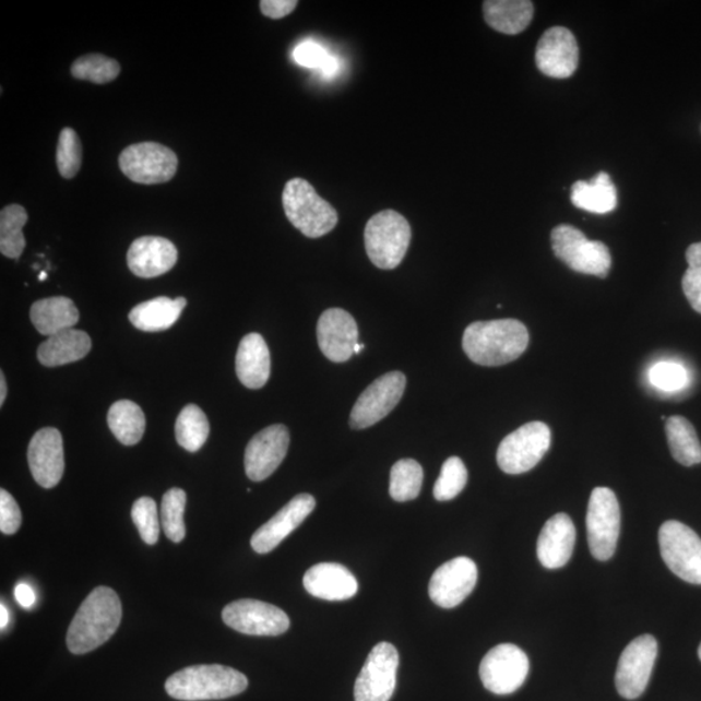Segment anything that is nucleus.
<instances>
[{
	"label": "nucleus",
	"instance_id": "f257e3e1",
	"mask_svg": "<svg viewBox=\"0 0 701 701\" xmlns=\"http://www.w3.org/2000/svg\"><path fill=\"white\" fill-rule=\"evenodd\" d=\"M121 617L119 595L112 589L96 587L82 602L68 629V649L74 655H84L100 647L119 629Z\"/></svg>",
	"mask_w": 701,
	"mask_h": 701
},
{
	"label": "nucleus",
	"instance_id": "f03ea898",
	"mask_svg": "<svg viewBox=\"0 0 701 701\" xmlns=\"http://www.w3.org/2000/svg\"><path fill=\"white\" fill-rule=\"evenodd\" d=\"M527 346L526 326L512 319L473 322L463 336L466 356L484 367H500L518 360Z\"/></svg>",
	"mask_w": 701,
	"mask_h": 701
},
{
	"label": "nucleus",
	"instance_id": "7ed1b4c3",
	"mask_svg": "<svg viewBox=\"0 0 701 701\" xmlns=\"http://www.w3.org/2000/svg\"><path fill=\"white\" fill-rule=\"evenodd\" d=\"M249 679L225 665H194L171 675L165 682L168 696L183 701L222 700L242 693Z\"/></svg>",
	"mask_w": 701,
	"mask_h": 701
},
{
	"label": "nucleus",
	"instance_id": "20e7f679",
	"mask_svg": "<svg viewBox=\"0 0 701 701\" xmlns=\"http://www.w3.org/2000/svg\"><path fill=\"white\" fill-rule=\"evenodd\" d=\"M282 203L288 222L308 238L324 237L338 224V213L333 205L304 178H294L286 183Z\"/></svg>",
	"mask_w": 701,
	"mask_h": 701
},
{
	"label": "nucleus",
	"instance_id": "39448f33",
	"mask_svg": "<svg viewBox=\"0 0 701 701\" xmlns=\"http://www.w3.org/2000/svg\"><path fill=\"white\" fill-rule=\"evenodd\" d=\"M412 239L407 218L395 211H382L369 219L364 240L370 261L380 270H395L402 264Z\"/></svg>",
	"mask_w": 701,
	"mask_h": 701
},
{
	"label": "nucleus",
	"instance_id": "423d86ee",
	"mask_svg": "<svg viewBox=\"0 0 701 701\" xmlns=\"http://www.w3.org/2000/svg\"><path fill=\"white\" fill-rule=\"evenodd\" d=\"M551 243L555 257L570 270L599 278L608 276L611 256L599 240H589L572 225H559L551 233Z\"/></svg>",
	"mask_w": 701,
	"mask_h": 701
},
{
	"label": "nucleus",
	"instance_id": "0eeeda50",
	"mask_svg": "<svg viewBox=\"0 0 701 701\" xmlns=\"http://www.w3.org/2000/svg\"><path fill=\"white\" fill-rule=\"evenodd\" d=\"M586 526L591 554L596 560H609L620 538L621 510L616 494L608 487H596L591 492Z\"/></svg>",
	"mask_w": 701,
	"mask_h": 701
},
{
	"label": "nucleus",
	"instance_id": "6e6552de",
	"mask_svg": "<svg viewBox=\"0 0 701 701\" xmlns=\"http://www.w3.org/2000/svg\"><path fill=\"white\" fill-rule=\"evenodd\" d=\"M551 447V430L545 423L533 421L521 426L501 441L497 462L507 474H522L539 464Z\"/></svg>",
	"mask_w": 701,
	"mask_h": 701
},
{
	"label": "nucleus",
	"instance_id": "1a4fd4ad",
	"mask_svg": "<svg viewBox=\"0 0 701 701\" xmlns=\"http://www.w3.org/2000/svg\"><path fill=\"white\" fill-rule=\"evenodd\" d=\"M660 553L673 573L680 580L701 584V539L689 526L666 521L658 532Z\"/></svg>",
	"mask_w": 701,
	"mask_h": 701
},
{
	"label": "nucleus",
	"instance_id": "9d476101",
	"mask_svg": "<svg viewBox=\"0 0 701 701\" xmlns=\"http://www.w3.org/2000/svg\"><path fill=\"white\" fill-rule=\"evenodd\" d=\"M122 174L141 185L169 182L176 176L178 157L175 151L156 142L132 144L119 157Z\"/></svg>",
	"mask_w": 701,
	"mask_h": 701
},
{
	"label": "nucleus",
	"instance_id": "9b49d317",
	"mask_svg": "<svg viewBox=\"0 0 701 701\" xmlns=\"http://www.w3.org/2000/svg\"><path fill=\"white\" fill-rule=\"evenodd\" d=\"M531 663L524 651L511 643L499 644L487 652L479 666L485 689L497 696H510L528 676Z\"/></svg>",
	"mask_w": 701,
	"mask_h": 701
},
{
	"label": "nucleus",
	"instance_id": "f8f14e48",
	"mask_svg": "<svg viewBox=\"0 0 701 701\" xmlns=\"http://www.w3.org/2000/svg\"><path fill=\"white\" fill-rule=\"evenodd\" d=\"M399 654L395 645L381 642L370 651L355 684V701H390L396 687Z\"/></svg>",
	"mask_w": 701,
	"mask_h": 701
},
{
	"label": "nucleus",
	"instance_id": "ddd939ff",
	"mask_svg": "<svg viewBox=\"0 0 701 701\" xmlns=\"http://www.w3.org/2000/svg\"><path fill=\"white\" fill-rule=\"evenodd\" d=\"M407 378L402 372H390L378 378L357 399L349 416L350 428L361 430L383 420L404 394Z\"/></svg>",
	"mask_w": 701,
	"mask_h": 701
},
{
	"label": "nucleus",
	"instance_id": "4468645a",
	"mask_svg": "<svg viewBox=\"0 0 701 701\" xmlns=\"http://www.w3.org/2000/svg\"><path fill=\"white\" fill-rule=\"evenodd\" d=\"M657 657V641L642 635L625 649L616 672V687L625 699H638L647 689Z\"/></svg>",
	"mask_w": 701,
	"mask_h": 701
},
{
	"label": "nucleus",
	"instance_id": "2eb2a0df",
	"mask_svg": "<svg viewBox=\"0 0 701 701\" xmlns=\"http://www.w3.org/2000/svg\"><path fill=\"white\" fill-rule=\"evenodd\" d=\"M223 620L229 628L246 635L277 637L290 628V618L270 603L242 599L223 610Z\"/></svg>",
	"mask_w": 701,
	"mask_h": 701
},
{
	"label": "nucleus",
	"instance_id": "dca6fc26",
	"mask_svg": "<svg viewBox=\"0 0 701 701\" xmlns=\"http://www.w3.org/2000/svg\"><path fill=\"white\" fill-rule=\"evenodd\" d=\"M478 569L470 558H456L443 563L429 583L430 599L437 606L451 609L460 606L476 587Z\"/></svg>",
	"mask_w": 701,
	"mask_h": 701
},
{
	"label": "nucleus",
	"instance_id": "f3484780",
	"mask_svg": "<svg viewBox=\"0 0 701 701\" xmlns=\"http://www.w3.org/2000/svg\"><path fill=\"white\" fill-rule=\"evenodd\" d=\"M580 48L574 34L563 26L549 27L535 51L538 70L551 79H569L579 68Z\"/></svg>",
	"mask_w": 701,
	"mask_h": 701
},
{
	"label": "nucleus",
	"instance_id": "a211bd4d",
	"mask_svg": "<svg viewBox=\"0 0 701 701\" xmlns=\"http://www.w3.org/2000/svg\"><path fill=\"white\" fill-rule=\"evenodd\" d=\"M288 444H290V435L285 425H272L258 432L246 447L247 477L256 483L271 477L284 462Z\"/></svg>",
	"mask_w": 701,
	"mask_h": 701
},
{
	"label": "nucleus",
	"instance_id": "6ab92c4d",
	"mask_svg": "<svg viewBox=\"0 0 701 701\" xmlns=\"http://www.w3.org/2000/svg\"><path fill=\"white\" fill-rule=\"evenodd\" d=\"M27 462L34 480L45 489L60 483L66 470L63 437L54 428L34 435L27 449Z\"/></svg>",
	"mask_w": 701,
	"mask_h": 701
},
{
	"label": "nucleus",
	"instance_id": "aec40b11",
	"mask_svg": "<svg viewBox=\"0 0 701 701\" xmlns=\"http://www.w3.org/2000/svg\"><path fill=\"white\" fill-rule=\"evenodd\" d=\"M318 342L330 361L346 363L359 345V328L345 309L330 308L319 320Z\"/></svg>",
	"mask_w": 701,
	"mask_h": 701
},
{
	"label": "nucleus",
	"instance_id": "412c9836",
	"mask_svg": "<svg viewBox=\"0 0 701 701\" xmlns=\"http://www.w3.org/2000/svg\"><path fill=\"white\" fill-rule=\"evenodd\" d=\"M316 508L312 495L299 494L252 535L251 546L258 554H268L280 546L295 528L304 524Z\"/></svg>",
	"mask_w": 701,
	"mask_h": 701
},
{
	"label": "nucleus",
	"instance_id": "4be33fe9",
	"mask_svg": "<svg viewBox=\"0 0 701 701\" xmlns=\"http://www.w3.org/2000/svg\"><path fill=\"white\" fill-rule=\"evenodd\" d=\"M178 260L176 246L163 237L135 239L128 251V266L136 277L155 278L174 270Z\"/></svg>",
	"mask_w": 701,
	"mask_h": 701
},
{
	"label": "nucleus",
	"instance_id": "5701e85b",
	"mask_svg": "<svg viewBox=\"0 0 701 701\" xmlns=\"http://www.w3.org/2000/svg\"><path fill=\"white\" fill-rule=\"evenodd\" d=\"M575 545V526L566 513L555 514L543 526L537 554L543 567L560 569L572 558Z\"/></svg>",
	"mask_w": 701,
	"mask_h": 701
},
{
	"label": "nucleus",
	"instance_id": "b1692460",
	"mask_svg": "<svg viewBox=\"0 0 701 701\" xmlns=\"http://www.w3.org/2000/svg\"><path fill=\"white\" fill-rule=\"evenodd\" d=\"M304 583L308 594L329 602L348 601L359 591L355 575L335 562H321L308 569Z\"/></svg>",
	"mask_w": 701,
	"mask_h": 701
},
{
	"label": "nucleus",
	"instance_id": "393cba45",
	"mask_svg": "<svg viewBox=\"0 0 701 701\" xmlns=\"http://www.w3.org/2000/svg\"><path fill=\"white\" fill-rule=\"evenodd\" d=\"M236 369L239 381L247 389L258 390L265 387L271 376V354L263 336L251 333L240 341Z\"/></svg>",
	"mask_w": 701,
	"mask_h": 701
},
{
	"label": "nucleus",
	"instance_id": "a878e982",
	"mask_svg": "<svg viewBox=\"0 0 701 701\" xmlns=\"http://www.w3.org/2000/svg\"><path fill=\"white\" fill-rule=\"evenodd\" d=\"M91 349V336L81 330L68 329L48 336L39 346L37 356L43 366L54 368L84 359Z\"/></svg>",
	"mask_w": 701,
	"mask_h": 701
},
{
	"label": "nucleus",
	"instance_id": "bb28decb",
	"mask_svg": "<svg viewBox=\"0 0 701 701\" xmlns=\"http://www.w3.org/2000/svg\"><path fill=\"white\" fill-rule=\"evenodd\" d=\"M31 320L40 334L51 336L78 325L80 312L70 298L52 297L32 306Z\"/></svg>",
	"mask_w": 701,
	"mask_h": 701
},
{
	"label": "nucleus",
	"instance_id": "cd10ccee",
	"mask_svg": "<svg viewBox=\"0 0 701 701\" xmlns=\"http://www.w3.org/2000/svg\"><path fill=\"white\" fill-rule=\"evenodd\" d=\"M187 305V299L182 297L151 299L135 306L129 313V320L142 332H164L176 324Z\"/></svg>",
	"mask_w": 701,
	"mask_h": 701
},
{
	"label": "nucleus",
	"instance_id": "c85d7f7f",
	"mask_svg": "<svg viewBox=\"0 0 701 701\" xmlns=\"http://www.w3.org/2000/svg\"><path fill=\"white\" fill-rule=\"evenodd\" d=\"M484 15L494 31L515 36L532 23L534 4L528 0H487Z\"/></svg>",
	"mask_w": 701,
	"mask_h": 701
},
{
	"label": "nucleus",
	"instance_id": "c756f323",
	"mask_svg": "<svg viewBox=\"0 0 701 701\" xmlns=\"http://www.w3.org/2000/svg\"><path fill=\"white\" fill-rule=\"evenodd\" d=\"M570 199L577 209L595 215H606L617 207V190L606 171H601L590 182L577 181Z\"/></svg>",
	"mask_w": 701,
	"mask_h": 701
},
{
	"label": "nucleus",
	"instance_id": "7c9ffc66",
	"mask_svg": "<svg viewBox=\"0 0 701 701\" xmlns=\"http://www.w3.org/2000/svg\"><path fill=\"white\" fill-rule=\"evenodd\" d=\"M672 456L679 464L692 466L701 463V443L692 424L682 416H672L665 423Z\"/></svg>",
	"mask_w": 701,
	"mask_h": 701
},
{
	"label": "nucleus",
	"instance_id": "2f4dec72",
	"mask_svg": "<svg viewBox=\"0 0 701 701\" xmlns=\"http://www.w3.org/2000/svg\"><path fill=\"white\" fill-rule=\"evenodd\" d=\"M108 426L114 436L122 444L139 443L146 430V418L139 404L130 401H119L108 411Z\"/></svg>",
	"mask_w": 701,
	"mask_h": 701
},
{
	"label": "nucleus",
	"instance_id": "473e14b6",
	"mask_svg": "<svg viewBox=\"0 0 701 701\" xmlns=\"http://www.w3.org/2000/svg\"><path fill=\"white\" fill-rule=\"evenodd\" d=\"M27 212L20 204L7 205L0 212V251L5 258L19 260L25 250L24 226Z\"/></svg>",
	"mask_w": 701,
	"mask_h": 701
},
{
	"label": "nucleus",
	"instance_id": "72a5a7b5",
	"mask_svg": "<svg viewBox=\"0 0 701 701\" xmlns=\"http://www.w3.org/2000/svg\"><path fill=\"white\" fill-rule=\"evenodd\" d=\"M210 423L204 412L195 404H189L178 415L176 421V439L182 449L198 452L207 442Z\"/></svg>",
	"mask_w": 701,
	"mask_h": 701
},
{
	"label": "nucleus",
	"instance_id": "f704fd0d",
	"mask_svg": "<svg viewBox=\"0 0 701 701\" xmlns=\"http://www.w3.org/2000/svg\"><path fill=\"white\" fill-rule=\"evenodd\" d=\"M423 480V466L416 460H399L390 473L391 498L401 503L416 499L420 495Z\"/></svg>",
	"mask_w": 701,
	"mask_h": 701
},
{
	"label": "nucleus",
	"instance_id": "c9c22d12",
	"mask_svg": "<svg viewBox=\"0 0 701 701\" xmlns=\"http://www.w3.org/2000/svg\"><path fill=\"white\" fill-rule=\"evenodd\" d=\"M120 72L121 67L115 59L100 54L85 55L75 60L71 68L74 79L91 81L98 85L115 81Z\"/></svg>",
	"mask_w": 701,
	"mask_h": 701
},
{
	"label": "nucleus",
	"instance_id": "e433bc0d",
	"mask_svg": "<svg viewBox=\"0 0 701 701\" xmlns=\"http://www.w3.org/2000/svg\"><path fill=\"white\" fill-rule=\"evenodd\" d=\"M187 492L182 489H170L162 500V526L167 538L180 543L187 535L183 513L187 507Z\"/></svg>",
	"mask_w": 701,
	"mask_h": 701
},
{
	"label": "nucleus",
	"instance_id": "4c0bfd02",
	"mask_svg": "<svg viewBox=\"0 0 701 701\" xmlns=\"http://www.w3.org/2000/svg\"><path fill=\"white\" fill-rule=\"evenodd\" d=\"M467 471L463 460L456 456L447 459L435 486V498L438 501L455 499L465 489Z\"/></svg>",
	"mask_w": 701,
	"mask_h": 701
},
{
	"label": "nucleus",
	"instance_id": "58836bf2",
	"mask_svg": "<svg viewBox=\"0 0 701 701\" xmlns=\"http://www.w3.org/2000/svg\"><path fill=\"white\" fill-rule=\"evenodd\" d=\"M82 164V144L80 136L72 128L61 130L58 148L57 165L61 177L71 180L78 176Z\"/></svg>",
	"mask_w": 701,
	"mask_h": 701
},
{
	"label": "nucleus",
	"instance_id": "ea45409f",
	"mask_svg": "<svg viewBox=\"0 0 701 701\" xmlns=\"http://www.w3.org/2000/svg\"><path fill=\"white\" fill-rule=\"evenodd\" d=\"M294 60L301 67L322 71L326 78H333L340 70L338 59L330 57L325 48L313 40H305L297 46L294 50Z\"/></svg>",
	"mask_w": 701,
	"mask_h": 701
},
{
	"label": "nucleus",
	"instance_id": "a19ab883",
	"mask_svg": "<svg viewBox=\"0 0 701 701\" xmlns=\"http://www.w3.org/2000/svg\"><path fill=\"white\" fill-rule=\"evenodd\" d=\"M132 519L144 543L153 546L159 540L161 522L154 499L143 497L136 500L132 508Z\"/></svg>",
	"mask_w": 701,
	"mask_h": 701
},
{
	"label": "nucleus",
	"instance_id": "79ce46f5",
	"mask_svg": "<svg viewBox=\"0 0 701 701\" xmlns=\"http://www.w3.org/2000/svg\"><path fill=\"white\" fill-rule=\"evenodd\" d=\"M689 263L682 278V288L693 311L701 314V242L693 243L686 251Z\"/></svg>",
	"mask_w": 701,
	"mask_h": 701
},
{
	"label": "nucleus",
	"instance_id": "37998d69",
	"mask_svg": "<svg viewBox=\"0 0 701 701\" xmlns=\"http://www.w3.org/2000/svg\"><path fill=\"white\" fill-rule=\"evenodd\" d=\"M650 381L656 389L673 393L687 387L689 375L678 363L662 361L651 368Z\"/></svg>",
	"mask_w": 701,
	"mask_h": 701
},
{
	"label": "nucleus",
	"instance_id": "c03bdc74",
	"mask_svg": "<svg viewBox=\"0 0 701 701\" xmlns=\"http://www.w3.org/2000/svg\"><path fill=\"white\" fill-rule=\"evenodd\" d=\"M22 522L23 515L16 500L9 491L0 490V531L7 535L15 534Z\"/></svg>",
	"mask_w": 701,
	"mask_h": 701
},
{
	"label": "nucleus",
	"instance_id": "a18cd8bd",
	"mask_svg": "<svg viewBox=\"0 0 701 701\" xmlns=\"http://www.w3.org/2000/svg\"><path fill=\"white\" fill-rule=\"evenodd\" d=\"M297 5V0H263L260 2V10L266 17L278 20L290 15Z\"/></svg>",
	"mask_w": 701,
	"mask_h": 701
},
{
	"label": "nucleus",
	"instance_id": "49530a36",
	"mask_svg": "<svg viewBox=\"0 0 701 701\" xmlns=\"http://www.w3.org/2000/svg\"><path fill=\"white\" fill-rule=\"evenodd\" d=\"M15 597L20 604L25 609L33 608L36 604V593L27 583H19L15 589Z\"/></svg>",
	"mask_w": 701,
	"mask_h": 701
},
{
	"label": "nucleus",
	"instance_id": "de8ad7c7",
	"mask_svg": "<svg viewBox=\"0 0 701 701\" xmlns=\"http://www.w3.org/2000/svg\"><path fill=\"white\" fill-rule=\"evenodd\" d=\"M7 396V383H5V377L4 373H0V405L4 404Z\"/></svg>",
	"mask_w": 701,
	"mask_h": 701
},
{
	"label": "nucleus",
	"instance_id": "09e8293b",
	"mask_svg": "<svg viewBox=\"0 0 701 701\" xmlns=\"http://www.w3.org/2000/svg\"><path fill=\"white\" fill-rule=\"evenodd\" d=\"M0 617H2V620H0V628L4 630L7 625H9V610H7L4 604L0 606Z\"/></svg>",
	"mask_w": 701,
	"mask_h": 701
},
{
	"label": "nucleus",
	"instance_id": "8fccbe9b",
	"mask_svg": "<svg viewBox=\"0 0 701 701\" xmlns=\"http://www.w3.org/2000/svg\"><path fill=\"white\" fill-rule=\"evenodd\" d=\"M364 347H366V346L360 345V343H359V345H356V347H355V355L360 354V353H361V350L364 349Z\"/></svg>",
	"mask_w": 701,
	"mask_h": 701
},
{
	"label": "nucleus",
	"instance_id": "3c124183",
	"mask_svg": "<svg viewBox=\"0 0 701 701\" xmlns=\"http://www.w3.org/2000/svg\"><path fill=\"white\" fill-rule=\"evenodd\" d=\"M47 278V274L45 272L40 273L39 281H45Z\"/></svg>",
	"mask_w": 701,
	"mask_h": 701
},
{
	"label": "nucleus",
	"instance_id": "603ef678",
	"mask_svg": "<svg viewBox=\"0 0 701 701\" xmlns=\"http://www.w3.org/2000/svg\"><path fill=\"white\" fill-rule=\"evenodd\" d=\"M699 658L701 660V643H700V647H699Z\"/></svg>",
	"mask_w": 701,
	"mask_h": 701
}]
</instances>
